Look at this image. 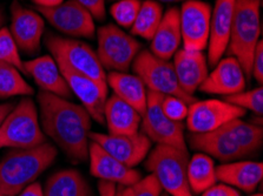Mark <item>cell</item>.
<instances>
[{
    "instance_id": "6da1fadb",
    "label": "cell",
    "mask_w": 263,
    "mask_h": 196,
    "mask_svg": "<svg viewBox=\"0 0 263 196\" xmlns=\"http://www.w3.org/2000/svg\"><path fill=\"white\" fill-rule=\"evenodd\" d=\"M39 113L44 134L51 138L67 157L82 162L89 158L91 115L82 105L41 91Z\"/></svg>"
},
{
    "instance_id": "7a4b0ae2",
    "label": "cell",
    "mask_w": 263,
    "mask_h": 196,
    "mask_svg": "<svg viewBox=\"0 0 263 196\" xmlns=\"http://www.w3.org/2000/svg\"><path fill=\"white\" fill-rule=\"evenodd\" d=\"M55 158L57 148L49 142L9 151L0 161V196H17L52 165Z\"/></svg>"
},
{
    "instance_id": "3957f363",
    "label": "cell",
    "mask_w": 263,
    "mask_h": 196,
    "mask_svg": "<svg viewBox=\"0 0 263 196\" xmlns=\"http://www.w3.org/2000/svg\"><path fill=\"white\" fill-rule=\"evenodd\" d=\"M262 0H236L227 54L234 57L252 78V61L261 35Z\"/></svg>"
},
{
    "instance_id": "277c9868",
    "label": "cell",
    "mask_w": 263,
    "mask_h": 196,
    "mask_svg": "<svg viewBox=\"0 0 263 196\" xmlns=\"http://www.w3.org/2000/svg\"><path fill=\"white\" fill-rule=\"evenodd\" d=\"M46 142L33 100L17 102L0 126V148L30 149Z\"/></svg>"
},
{
    "instance_id": "5b68a950",
    "label": "cell",
    "mask_w": 263,
    "mask_h": 196,
    "mask_svg": "<svg viewBox=\"0 0 263 196\" xmlns=\"http://www.w3.org/2000/svg\"><path fill=\"white\" fill-rule=\"evenodd\" d=\"M189 151L157 145L149 151L145 168L157 179L163 190L171 196H194L191 193L188 175Z\"/></svg>"
},
{
    "instance_id": "8992f818",
    "label": "cell",
    "mask_w": 263,
    "mask_h": 196,
    "mask_svg": "<svg viewBox=\"0 0 263 196\" xmlns=\"http://www.w3.org/2000/svg\"><path fill=\"white\" fill-rule=\"evenodd\" d=\"M46 49L54 59L65 62L70 69L92 79L103 90L107 92L106 73L97 57V53L87 43L77 39L64 38L47 33L44 38Z\"/></svg>"
},
{
    "instance_id": "52a82bcc",
    "label": "cell",
    "mask_w": 263,
    "mask_h": 196,
    "mask_svg": "<svg viewBox=\"0 0 263 196\" xmlns=\"http://www.w3.org/2000/svg\"><path fill=\"white\" fill-rule=\"evenodd\" d=\"M135 74L144 82L147 91L163 95L181 98L190 106L196 101L194 95L186 94L179 86L173 62L156 57L149 50H141L133 61Z\"/></svg>"
},
{
    "instance_id": "ba28073f",
    "label": "cell",
    "mask_w": 263,
    "mask_h": 196,
    "mask_svg": "<svg viewBox=\"0 0 263 196\" xmlns=\"http://www.w3.org/2000/svg\"><path fill=\"white\" fill-rule=\"evenodd\" d=\"M97 57L104 70L124 72L130 70L141 51V43L118 26L109 24L97 30Z\"/></svg>"
},
{
    "instance_id": "9c48e42d",
    "label": "cell",
    "mask_w": 263,
    "mask_h": 196,
    "mask_svg": "<svg viewBox=\"0 0 263 196\" xmlns=\"http://www.w3.org/2000/svg\"><path fill=\"white\" fill-rule=\"evenodd\" d=\"M163 94L147 91V102L144 114L142 115V133L151 142L165 145L188 151L184 137V125L169 119L162 111Z\"/></svg>"
},
{
    "instance_id": "30bf717a",
    "label": "cell",
    "mask_w": 263,
    "mask_h": 196,
    "mask_svg": "<svg viewBox=\"0 0 263 196\" xmlns=\"http://www.w3.org/2000/svg\"><path fill=\"white\" fill-rule=\"evenodd\" d=\"M35 11L55 30L74 38L92 39L96 33L95 19L76 0L63 2L54 7L35 6Z\"/></svg>"
},
{
    "instance_id": "8fae6325",
    "label": "cell",
    "mask_w": 263,
    "mask_h": 196,
    "mask_svg": "<svg viewBox=\"0 0 263 196\" xmlns=\"http://www.w3.org/2000/svg\"><path fill=\"white\" fill-rule=\"evenodd\" d=\"M247 111L227 102L226 100L209 99L195 101L189 106L186 128L190 133H208L216 130L234 119H241Z\"/></svg>"
},
{
    "instance_id": "7c38bea8",
    "label": "cell",
    "mask_w": 263,
    "mask_h": 196,
    "mask_svg": "<svg viewBox=\"0 0 263 196\" xmlns=\"http://www.w3.org/2000/svg\"><path fill=\"white\" fill-rule=\"evenodd\" d=\"M211 6L201 0H186L179 10L183 49L203 52L208 47Z\"/></svg>"
},
{
    "instance_id": "4fadbf2b",
    "label": "cell",
    "mask_w": 263,
    "mask_h": 196,
    "mask_svg": "<svg viewBox=\"0 0 263 196\" xmlns=\"http://www.w3.org/2000/svg\"><path fill=\"white\" fill-rule=\"evenodd\" d=\"M89 138L91 141L98 143L115 159L130 168L139 165L149 154L151 148V140L142 132L119 135L90 132Z\"/></svg>"
},
{
    "instance_id": "5bb4252c",
    "label": "cell",
    "mask_w": 263,
    "mask_h": 196,
    "mask_svg": "<svg viewBox=\"0 0 263 196\" xmlns=\"http://www.w3.org/2000/svg\"><path fill=\"white\" fill-rule=\"evenodd\" d=\"M45 23L37 11L24 7L18 0L11 5L10 33L18 49L26 54H34L41 50Z\"/></svg>"
},
{
    "instance_id": "9a60e30c",
    "label": "cell",
    "mask_w": 263,
    "mask_h": 196,
    "mask_svg": "<svg viewBox=\"0 0 263 196\" xmlns=\"http://www.w3.org/2000/svg\"><path fill=\"white\" fill-rule=\"evenodd\" d=\"M61 70L64 79L66 80L70 90L81 100L82 106L89 112L91 118L99 123H105L104 107L107 99V92L102 89L92 79L73 71L61 60L54 59Z\"/></svg>"
},
{
    "instance_id": "2e32d148",
    "label": "cell",
    "mask_w": 263,
    "mask_h": 196,
    "mask_svg": "<svg viewBox=\"0 0 263 196\" xmlns=\"http://www.w3.org/2000/svg\"><path fill=\"white\" fill-rule=\"evenodd\" d=\"M90 173L103 181L116 183L118 186H131L142 179L139 171L125 166L106 150L91 141L89 145Z\"/></svg>"
},
{
    "instance_id": "e0dca14e",
    "label": "cell",
    "mask_w": 263,
    "mask_h": 196,
    "mask_svg": "<svg viewBox=\"0 0 263 196\" xmlns=\"http://www.w3.org/2000/svg\"><path fill=\"white\" fill-rule=\"evenodd\" d=\"M247 78L240 62L234 57L221 59L213 72L205 78L200 91L206 94H220L228 97L245 91Z\"/></svg>"
},
{
    "instance_id": "ac0fdd59",
    "label": "cell",
    "mask_w": 263,
    "mask_h": 196,
    "mask_svg": "<svg viewBox=\"0 0 263 196\" xmlns=\"http://www.w3.org/2000/svg\"><path fill=\"white\" fill-rule=\"evenodd\" d=\"M236 0H216L211 10L208 62L215 66L226 53L232 30Z\"/></svg>"
},
{
    "instance_id": "d6986e66",
    "label": "cell",
    "mask_w": 263,
    "mask_h": 196,
    "mask_svg": "<svg viewBox=\"0 0 263 196\" xmlns=\"http://www.w3.org/2000/svg\"><path fill=\"white\" fill-rule=\"evenodd\" d=\"M190 147L223 162L238 161L247 158L240 146L222 128L208 133H190L188 137Z\"/></svg>"
},
{
    "instance_id": "ffe728a7",
    "label": "cell",
    "mask_w": 263,
    "mask_h": 196,
    "mask_svg": "<svg viewBox=\"0 0 263 196\" xmlns=\"http://www.w3.org/2000/svg\"><path fill=\"white\" fill-rule=\"evenodd\" d=\"M24 67L26 74L31 75L42 91L64 99L72 98V91L64 79L52 55H43L29 60L24 62Z\"/></svg>"
},
{
    "instance_id": "44dd1931",
    "label": "cell",
    "mask_w": 263,
    "mask_h": 196,
    "mask_svg": "<svg viewBox=\"0 0 263 196\" xmlns=\"http://www.w3.org/2000/svg\"><path fill=\"white\" fill-rule=\"evenodd\" d=\"M174 70L181 89L194 95L209 74L208 60L203 52L178 50L173 57Z\"/></svg>"
},
{
    "instance_id": "7402d4cb",
    "label": "cell",
    "mask_w": 263,
    "mask_h": 196,
    "mask_svg": "<svg viewBox=\"0 0 263 196\" xmlns=\"http://www.w3.org/2000/svg\"><path fill=\"white\" fill-rule=\"evenodd\" d=\"M150 41V52L156 57L164 60L174 57L182 43L178 7H170L163 13L161 23Z\"/></svg>"
},
{
    "instance_id": "603a6c76",
    "label": "cell",
    "mask_w": 263,
    "mask_h": 196,
    "mask_svg": "<svg viewBox=\"0 0 263 196\" xmlns=\"http://www.w3.org/2000/svg\"><path fill=\"white\" fill-rule=\"evenodd\" d=\"M216 178L224 185L253 193L263 178V165L255 161L226 162L216 167Z\"/></svg>"
},
{
    "instance_id": "cb8c5ba5",
    "label": "cell",
    "mask_w": 263,
    "mask_h": 196,
    "mask_svg": "<svg viewBox=\"0 0 263 196\" xmlns=\"http://www.w3.org/2000/svg\"><path fill=\"white\" fill-rule=\"evenodd\" d=\"M104 119L109 134L114 135L137 133L142 123V115L115 94L106 99Z\"/></svg>"
},
{
    "instance_id": "d4e9b609",
    "label": "cell",
    "mask_w": 263,
    "mask_h": 196,
    "mask_svg": "<svg viewBox=\"0 0 263 196\" xmlns=\"http://www.w3.org/2000/svg\"><path fill=\"white\" fill-rule=\"evenodd\" d=\"M107 87H111L114 94L123 101L133 106L139 114L143 115L147 102V89L136 74H127L124 72H110L106 74Z\"/></svg>"
},
{
    "instance_id": "484cf974",
    "label": "cell",
    "mask_w": 263,
    "mask_h": 196,
    "mask_svg": "<svg viewBox=\"0 0 263 196\" xmlns=\"http://www.w3.org/2000/svg\"><path fill=\"white\" fill-rule=\"evenodd\" d=\"M92 191L84 177L74 169H64L47 179L44 196H91Z\"/></svg>"
},
{
    "instance_id": "4316f807",
    "label": "cell",
    "mask_w": 263,
    "mask_h": 196,
    "mask_svg": "<svg viewBox=\"0 0 263 196\" xmlns=\"http://www.w3.org/2000/svg\"><path fill=\"white\" fill-rule=\"evenodd\" d=\"M186 175L193 195H200L217 183L214 160L204 153H196L189 160Z\"/></svg>"
},
{
    "instance_id": "83f0119b",
    "label": "cell",
    "mask_w": 263,
    "mask_h": 196,
    "mask_svg": "<svg viewBox=\"0 0 263 196\" xmlns=\"http://www.w3.org/2000/svg\"><path fill=\"white\" fill-rule=\"evenodd\" d=\"M221 128L240 146L247 157L257 153L262 148L263 129L260 126L246 122L241 119H234Z\"/></svg>"
},
{
    "instance_id": "f1b7e54d",
    "label": "cell",
    "mask_w": 263,
    "mask_h": 196,
    "mask_svg": "<svg viewBox=\"0 0 263 196\" xmlns=\"http://www.w3.org/2000/svg\"><path fill=\"white\" fill-rule=\"evenodd\" d=\"M163 17V6L155 0H145L142 3L141 9L131 26V33L143 39L151 40Z\"/></svg>"
},
{
    "instance_id": "f546056e",
    "label": "cell",
    "mask_w": 263,
    "mask_h": 196,
    "mask_svg": "<svg viewBox=\"0 0 263 196\" xmlns=\"http://www.w3.org/2000/svg\"><path fill=\"white\" fill-rule=\"evenodd\" d=\"M34 90L23 78L17 67L6 62H0V98L29 97Z\"/></svg>"
},
{
    "instance_id": "4dcf8cb0",
    "label": "cell",
    "mask_w": 263,
    "mask_h": 196,
    "mask_svg": "<svg viewBox=\"0 0 263 196\" xmlns=\"http://www.w3.org/2000/svg\"><path fill=\"white\" fill-rule=\"evenodd\" d=\"M227 102L237 106L245 111H252L254 114L262 117L263 114V90L262 87L242 91L240 93L228 95L223 98Z\"/></svg>"
},
{
    "instance_id": "1f68e13d",
    "label": "cell",
    "mask_w": 263,
    "mask_h": 196,
    "mask_svg": "<svg viewBox=\"0 0 263 196\" xmlns=\"http://www.w3.org/2000/svg\"><path fill=\"white\" fill-rule=\"evenodd\" d=\"M141 0H116L110 9L115 21L124 29H131L141 9Z\"/></svg>"
},
{
    "instance_id": "d6a6232c",
    "label": "cell",
    "mask_w": 263,
    "mask_h": 196,
    "mask_svg": "<svg viewBox=\"0 0 263 196\" xmlns=\"http://www.w3.org/2000/svg\"><path fill=\"white\" fill-rule=\"evenodd\" d=\"M0 62L10 63V65L17 67L22 73L26 74L17 43L12 38L10 30L5 26L0 29Z\"/></svg>"
},
{
    "instance_id": "836d02e7",
    "label": "cell",
    "mask_w": 263,
    "mask_h": 196,
    "mask_svg": "<svg viewBox=\"0 0 263 196\" xmlns=\"http://www.w3.org/2000/svg\"><path fill=\"white\" fill-rule=\"evenodd\" d=\"M163 191L157 179L153 174L142 178L131 186H118V196H161Z\"/></svg>"
},
{
    "instance_id": "e575fe53",
    "label": "cell",
    "mask_w": 263,
    "mask_h": 196,
    "mask_svg": "<svg viewBox=\"0 0 263 196\" xmlns=\"http://www.w3.org/2000/svg\"><path fill=\"white\" fill-rule=\"evenodd\" d=\"M162 111L169 119L177 122H183L188 117L189 105L181 98L174 95H163Z\"/></svg>"
},
{
    "instance_id": "d590c367",
    "label": "cell",
    "mask_w": 263,
    "mask_h": 196,
    "mask_svg": "<svg viewBox=\"0 0 263 196\" xmlns=\"http://www.w3.org/2000/svg\"><path fill=\"white\" fill-rule=\"evenodd\" d=\"M252 77L260 83L263 82V41L260 40L257 43L256 49L252 61Z\"/></svg>"
},
{
    "instance_id": "8d00e7d4",
    "label": "cell",
    "mask_w": 263,
    "mask_h": 196,
    "mask_svg": "<svg viewBox=\"0 0 263 196\" xmlns=\"http://www.w3.org/2000/svg\"><path fill=\"white\" fill-rule=\"evenodd\" d=\"M76 2L85 7L93 19L99 21L105 19V0H76Z\"/></svg>"
},
{
    "instance_id": "74e56055",
    "label": "cell",
    "mask_w": 263,
    "mask_h": 196,
    "mask_svg": "<svg viewBox=\"0 0 263 196\" xmlns=\"http://www.w3.org/2000/svg\"><path fill=\"white\" fill-rule=\"evenodd\" d=\"M201 196H241V194L235 189V188L230 187L224 183L221 185H214L208 188L205 191H203Z\"/></svg>"
},
{
    "instance_id": "f35d334b",
    "label": "cell",
    "mask_w": 263,
    "mask_h": 196,
    "mask_svg": "<svg viewBox=\"0 0 263 196\" xmlns=\"http://www.w3.org/2000/svg\"><path fill=\"white\" fill-rule=\"evenodd\" d=\"M98 191L99 196H117V185L101 180L98 182Z\"/></svg>"
},
{
    "instance_id": "ab89813d",
    "label": "cell",
    "mask_w": 263,
    "mask_h": 196,
    "mask_svg": "<svg viewBox=\"0 0 263 196\" xmlns=\"http://www.w3.org/2000/svg\"><path fill=\"white\" fill-rule=\"evenodd\" d=\"M17 196H44V189L39 182H32Z\"/></svg>"
},
{
    "instance_id": "60d3db41",
    "label": "cell",
    "mask_w": 263,
    "mask_h": 196,
    "mask_svg": "<svg viewBox=\"0 0 263 196\" xmlns=\"http://www.w3.org/2000/svg\"><path fill=\"white\" fill-rule=\"evenodd\" d=\"M14 105H15V102H6V103H2V105H0V126H2L3 121L7 117V114H9L12 111V108L14 107Z\"/></svg>"
},
{
    "instance_id": "b9f144b4",
    "label": "cell",
    "mask_w": 263,
    "mask_h": 196,
    "mask_svg": "<svg viewBox=\"0 0 263 196\" xmlns=\"http://www.w3.org/2000/svg\"><path fill=\"white\" fill-rule=\"evenodd\" d=\"M32 2L39 7H54L62 4L64 0H32Z\"/></svg>"
},
{
    "instance_id": "7bdbcfd3",
    "label": "cell",
    "mask_w": 263,
    "mask_h": 196,
    "mask_svg": "<svg viewBox=\"0 0 263 196\" xmlns=\"http://www.w3.org/2000/svg\"><path fill=\"white\" fill-rule=\"evenodd\" d=\"M6 23V14H5V11L2 6H0V29L4 27V24Z\"/></svg>"
},
{
    "instance_id": "ee69618b",
    "label": "cell",
    "mask_w": 263,
    "mask_h": 196,
    "mask_svg": "<svg viewBox=\"0 0 263 196\" xmlns=\"http://www.w3.org/2000/svg\"><path fill=\"white\" fill-rule=\"evenodd\" d=\"M155 2H162V3H178V2H186V0H155Z\"/></svg>"
},
{
    "instance_id": "f6af8a7d",
    "label": "cell",
    "mask_w": 263,
    "mask_h": 196,
    "mask_svg": "<svg viewBox=\"0 0 263 196\" xmlns=\"http://www.w3.org/2000/svg\"><path fill=\"white\" fill-rule=\"evenodd\" d=\"M250 196H263L261 193H258V194H254V195H250Z\"/></svg>"
},
{
    "instance_id": "bcb514c9",
    "label": "cell",
    "mask_w": 263,
    "mask_h": 196,
    "mask_svg": "<svg viewBox=\"0 0 263 196\" xmlns=\"http://www.w3.org/2000/svg\"><path fill=\"white\" fill-rule=\"evenodd\" d=\"M161 196H169L168 194H166V193H162V195Z\"/></svg>"
},
{
    "instance_id": "7dc6e473",
    "label": "cell",
    "mask_w": 263,
    "mask_h": 196,
    "mask_svg": "<svg viewBox=\"0 0 263 196\" xmlns=\"http://www.w3.org/2000/svg\"><path fill=\"white\" fill-rule=\"evenodd\" d=\"M117 196H118V194H117Z\"/></svg>"
},
{
    "instance_id": "c3c4849f",
    "label": "cell",
    "mask_w": 263,
    "mask_h": 196,
    "mask_svg": "<svg viewBox=\"0 0 263 196\" xmlns=\"http://www.w3.org/2000/svg\"><path fill=\"white\" fill-rule=\"evenodd\" d=\"M112 2H114V0H112Z\"/></svg>"
}]
</instances>
